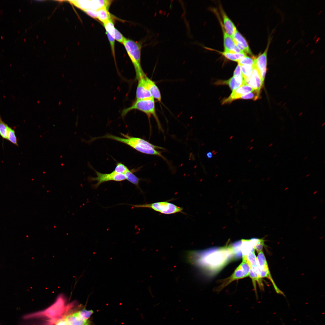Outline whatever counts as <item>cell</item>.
Segmentation results:
<instances>
[{
  "mask_svg": "<svg viewBox=\"0 0 325 325\" xmlns=\"http://www.w3.org/2000/svg\"><path fill=\"white\" fill-rule=\"evenodd\" d=\"M120 134L122 137L108 134L101 137L93 138L91 141H93L100 138H106L127 144L141 153L147 154L158 156L164 160H166V159L162 155L161 152L156 150V149L164 150V148L153 145L148 141L140 138L133 137L128 134H124L122 133H120Z\"/></svg>",
  "mask_w": 325,
  "mask_h": 325,
  "instance_id": "6da1fadb",
  "label": "cell"
},
{
  "mask_svg": "<svg viewBox=\"0 0 325 325\" xmlns=\"http://www.w3.org/2000/svg\"><path fill=\"white\" fill-rule=\"evenodd\" d=\"M66 300L62 295L58 296L52 305L42 311L30 314L25 316L24 318H36L53 319L57 317L64 318L67 313Z\"/></svg>",
  "mask_w": 325,
  "mask_h": 325,
  "instance_id": "7a4b0ae2",
  "label": "cell"
},
{
  "mask_svg": "<svg viewBox=\"0 0 325 325\" xmlns=\"http://www.w3.org/2000/svg\"><path fill=\"white\" fill-rule=\"evenodd\" d=\"M133 110H137L144 113L149 120L151 116H153L157 122L159 129L163 132L156 113L155 101L153 98L143 100L136 99L130 107L122 110L121 116L124 117L128 113Z\"/></svg>",
  "mask_w": 325,
  "mask_h": 325,
  "instance_id": "3957f363",
  "label": "cell"
},
{
  "mask_svg": "<svg viewBox=\"0 0 325 325\" xmlns=\"http://www.w3.org/2000/svg\"><path fill=\"white\" fill-rule=\"evenodd\" d=\"M122 44L134 67L135 79L138 80L145 75L141 65V43L125 38Z\"/></svg>",
  "mask_w": 325,
  "mask_h": 325,
  "instance_id": "277c9868",
  "label": "cell"
},
{
  "mask_svg": "<svg viewBox=\"0 0 325 325\" xmlns=\"http://www.w3.org/2000/svg\"><path fill=\"white\" fill-rule=\"evenodd\" d=\"M130 205L132 208H149L161 213L167 215L182 212L183 210L182 207L167 201Z\"/></svg>",
  "mask_w": 325,
  "mask_h": 325,
  "instance_id": "5b68a950",
  "label": "cell"
},
{
  "mask_svg": "<svg viewBox=\"0 0 325 325\" xmlns=\"http://www.w3.org/2000/svg\"><path fill=\"white\" fill-rule=\"evenodd\" d=\"M94 170L96 173L97 177H89L88 179L89 181H97L96 184L92 185L94 189H97L101 184L106 182L110 181H121L126 180L124 174L117 173L114 171L109 173H103L94 169Z\"/></svg>",
  "mask_w": 325,
  "mask_h": 325,
  "instance_id": "8992f818",
  "label": "cell"
},
{
  "mask_svg": "<svg viewBox=\"0 0 325 325\" xmlns=\"http://www.w3.org/2000/svg\"><path fill=\"white\" fill-rule=\"evenodd\" d=\"M257 258V266L260 277L261 278H267L269 279L272 283L276 292L285 296L283 292L277 287L272 278L266 258L262 251L258 253Z\"/></svg>",
  "mask_w": 325,
  "mask_h": 325,
  "instance_id": "52a82bcc",
  "label": "cell"
},
{
  "mask_svg": "<svg viewBox=\"0 0 325 325\" xmlns=\"http://www.w3.org/2000/svg\"><path fill=\"white\" fill-rule=\"evenodd\" d=\"M71 1L77 7L84 11L87 9L97 10L103 8L108 9L113 1L108 0H97L72 1Z\"/></svg>",
  "mask_w": 325,
  "mask_h": 325,
  "instance_id": "ba28073f",
  "label": "cell"
},
{
  "mask_svg": "<svg viewBox=\"0 0 325 325\" xmlns=\"http://www.w3.org/2000/svg\"><path fill=\"white\" fill-rule=\"evenodd\" d=\"M250 270V267L249 265L246 262L243 261L233 274L225 280L224 283L219 287V290H221L233 281L248 277L249 275Z\"/></svg>",
  "mask_w": 325,
  "mask_h": 325,
  "instance_id": "9c48e42d",
  "label": "cell"
},
{
  "mask_svg": "<svg viewBox=\"0 0 325 325\" xmlns=\"http://www.w3.org/2000/svg\"><path fill=\"white\" fill-rule=\"evenodd\" d=\"M270 42V40L264 52L259 55L257 57L254 59V65L257 68L263 82L267 71V52Z\"/></svg>",
  "mask_w": 325,
  "mask_h": 325,
  "instance_id": "30bf717a",
  "label": "cell"
},
{
  "mask_svg": "<svg viewBox=\"0 0 325 325\" xmlns=\"http://www.w3.org/2000/svg\"><path fill=\"white\" fill-rule=\"evenodd\" d=\"M140 78L138 79V83L136 90V99L143 100L153 98L148 89L145 76Z\"/></svg>",
  "mask_w": 325,
  "mask_h": 325,
  "instance_id": "8fae6325",
  "label": "cell"
},
{
  "mask_svg": "<svg viewBox=\"0 0 325 325\" xmlns=\"http://www.w3.org/2000/svg\"><path fill=\"white\" fill-rule=\"evenodd\" d=\"M254 91V90L252 87L246 83L233 91L229 96L222 101V104L230 103L234 100L240 99L243 95Z\"/></svg>",
  "mask_w": 325,
  "mask_h": 325,
  "instance_id": "7c38bea8",
  "label": "cell"
},
{
  "mask_svg": "<svg viewBox=\"0 0 325 325\" xmlns=\"http://www.w3.org/2000/svg\"><path fill=\"white\" fill-rule=\"evenodd\" d=\"M246 83L260 94V90L264 82L257 68L254 65L252 74L250 78L246 81Z\"/></svg>",
  "mask_w": 325,
  "mask_h": 325,
  "instance_id": "4fadbf2b",
  "label": "cell"
},
{
  "mask_svg": "<svg viewBox=\"0 0 325 325\" xmlns=\"http://www.w3.org/2000/svg\"><path fill=\"white\" fill-rule=\"evenodd\" d=\"M220 23L223 33L224 51H231L237 53L244 52L238 48L232 37L226 32L222 22H221Z\"/></svg>",
  "mask_w": 325,
  "mask_h": 325,
  "instance_id": "5bb4252c",
  "label": "cell"
},
{
  "mask_svg": "<svg viewBox=\"0 0 325 325\" xmlns=\"http://www.w3.org/2000/svg\"><path fill=\"white\" fill-rule=\"evenodd\" d=\"M246 83V82L243 76H233L227 80L219 81V82H217V84L228 85L232 91L237 89Z\"/></svg>",
  "mask_w": 325,
  "mask_h": 325,
  "instance_id": "9a60e30c",
  "label": "cell"
},
{
  "mask_svg": "<svg viewBox=\"0 0 325 325\" xmlns=\"http://www.w3.org/2000/svg\"><path fill=\"white\" fill-rule=\"evenodd\" d=\"M252 280L254 287L255 291L256 296L257 298L256 291V282L258 283L260 289L264 290V285L262 278L260 277L258 267H252L250 268L249 275Z\"/></svg>",
  "mask_w": 325,
  "mask_h": 325,
  "instance_id": "2e32d148",
  "label": "cell"
},
{
  "mask_svg": "<svg viewBox=\"0 0 325 325\" xmlns=\"http://www.w3.org/2000/svg\"><path fill=\"white\" fill-rule=\"evenodd\" d=\"M64 318L68 325H91L88 320L81 318L76 312L66 316Z\"/></svg>",
  "mask_w": 325,
  "mask_h": 325,
  "instance_id": "e0dca14e",
  "label": "cell"
},
{
  "mask_svg": "<svg viewBox=\"0 0 325 325\" xmlns=\"http://www.w3.org/2000/svg\"><path fill=\"white\" fill-rule=\"evenodd\" d=\"M145 78L147 86L150 94L154 99L161 102V95L160 91L155 82L146 75Z\"/></svg>",
  "mask_w": 325,
  "mask_h": 325,
  "instance_id": "ac0fdd59",
  "label": "cell"
},
{
  "mask_svg": "<svg viewBox=\"0 0 325 325\" xmlns=\"http://www.w3.org/2000/svg\"><path fill=\"white\" fill-rule=\"evenodd\" d=\"M221 11L223 20V25L224 29L227 33L232 37L237 28L232 20L228 17L223 9L221 8Z\"/></svg>",
  "mask_w": 325,
  "mask_h": 325,
  "instance_id": "d6986e66",
  "label": "cell"
},
{
  "mask_svg": "<svg viewBox=\"0 0 325 325\" xmlns=\"http://www.w3.org/2000/svg\"><path fill=\"white\" fill-rule=\"evenodd\" d=\"M232 37L235 42L243 47L245 52L251 55H252L246 40L237 29Z\"/></svg>",
  "mask_w": 325,
  "mask_h": 325,
  "instance_id": "ffe728a7",
  "label": "cell"
},
{
  "mask_svg": "<svg viewBox=\"0 0 325 325\" xmlns=\"http://www.w3.org/2000/svg\"><path fill=\"white\" fill-rule=\"evenodd\" d=\"M97 19L104 23L108 20L112 19L111 16L108 11V9L103 8L97 10Z\"/></svg>",
  "mask_w": 325,
  "mask_h": 325,
  "instance_id": "44dd1931",
  "label": "cell"
},
{
  "mask_svg": "<svg viewBox=\"0 0 325 325\" xmlns=\"http://www.w3.org/2000/svg\"><path fill=\"white\" fill-rule=\"evenodd\" d=\"M226 58L238 62L242 57L246 55L245 52L237 53L231 51L220 52Z\"/></svg>",
  "mask_w": 325,
  "mask_h": 325,
  "instance_id": "7402d4cb",
  "label": "cell"
},
{
  "mask_svg": "<svg viewBox=\"0 0 325 325\" xmlns=\"http://www.w3.org/2000/svg\"><path fill=\"white\" fill-rule=\"evenodd\" d=\"M243 261L246 262L250 268L258 266L257 258L255 253V251L250 252L247 255H243Z\"/></svg>",
  "mask_w": 325,
  "mask_h": 325,
  "instance_id": "603a6c76",
  "label": "cell"
},
{
  "mask_svg": "<svg viewBox=\"0 0 325 325\" xmlns=\"http://www.w3.org/2000/svg\"><path fill=\"white\" fill-rule=\"evenodd\" d=\"M124 175L126 178V180L135 185L137 188H139V183L140 179L133 173L132 171L128 169Z\"/></svg>",
  "mask_w": 325,
  "mask_h": 325,
  "instance_id": "cb8c5ba5",
  "label": "cell"
},
{
  "mask_svg": "<svg viewBox=\"0 0 325 325\" xmlns=\"http://www.w3.org/2000/svg\"><path fill=\"white\" fill-rule=\"evenodd\" d=\"M241 65L242 75L246 82L251 77L253 71V66L246 64Z\"/></svg>",
  "mask_w": 325,
  "mask_h": 325,
  "instance_id": "d4e9b609",
  "label": "cell"
},
{
  "mask_svg": "<svg viewBox=\"0 0 325 325\" xmlns=\"http://www.w3.org/2000/svg\"><path fill=\"white\" fill-rule=\"evenodd\" d=\"M255 249L258 253L262 251L263 246H265V240L263 238H253L249 240Z\"/></svg>",
  "mask_w": 325,
  "mask_h": 325,
  "instance_id": "484cf974",
  "label": "cell"
},
{
  "mask_svg": "<svg viewBox=\"0 0 325 325\" xmlns=\"http://www.w3.org/2000/svg\"><path fill=\"white\" fill-rule=\"evenodd\" d=\"M7 140L16 146L17 147L19 146L15 131L10 127L8 128Z\"/></svg>",
  "mask_w": 325,
  "mask_h": 325,
  "instance_id": "4316f807",
  "label": "cell"
},
{
  "mask_svg": "<svg viewBox=\"0 0 325 325\" xmlns=\"http://www.w3.org/2000/svg\"><path fill=\"white\" fill-rule=\"evenodd\" d=\"M9 126L2 119L0 116V135L3 139L7 140Z\"/></svg>",
  "mask_w": 325,
  "mask_h": 325,
  "instance_id": "83f0119b",
  "label": "cell"
},
{
  "mask_svg": "<svg viewBox=\"0 0 325 325\" xmlns=\"http://www.w3.org/2000/svg\"><path fill=\"white\" fill-rule=\"evenodd\" d=\"M76 312L81 318L85 320H87L93 313L94 312L92 310H88L84 308L82 310Z\"/></svg>",
  "mask_w": 325,
  "mask_h": 325,
  "instance_id": "f1b7e54d",
  "label": "cell"
},
{
  "mask_svg": "<svg viewBox=\"0 0 325 325\" xmlns=\"http://www.w3.org/2000/svg\"><path fill=\"white\" fill-rule=\"evenodd\" d=\"M238 62L241 65L246 64L253 66L254 59L246 55L240 59Z\"/></svg>",
  "mask_w": 325,
  "mask_h": 325,
  "instance_id": "f546056e",
  "label": "cell"
},
{
  "mask_svg": "<svg viewBox=\"0 0 325 325\" xmlns=\"http://www.w3.org/2000/svg\"><path fill=\"white\" fill-rule=\"evenodd\" d=\"M127 167L121 162H118L114 170L116 172L124 174L128 169Z\"/></svg>",
  "mask_w": 325,
  "mask_h": 325,
  "instance_id": "4dcf8cb0",
  "label": "cell"
},
{
  "mask_svg": "<svg viewBox=\"0 0 325 325\" xmlns=\"http://www.w3.org/2000/svg\"><path fill=\"white\" fill-rule=\"evenodd\" d=\"M259 94L254 91L243 95L240 98L243 99H252L256 100L258 99Z\"/></svg>",
  "mask_w": 325,
  "mask_h": 325,
  "instance_id": "1f68e13d",
  "label": "cell"
},
{
  "mask_svg": "<svg viewBox=\"0 0 325 325\" xmlns=\"http://www.w3.org/2000/svg\"><path fill=\"white\" fill-rule=\"evenodd\" d=\"M125 37L116 28L115 29V40L119 42L122 44Z\"/></svg>",
  "mask_w": 325,
  "mask_h": 325,
  "instance_id": "d6a6232c",
  "label": "cell"
},
{
  "mask_svg": "<svg viewBox=\"0 0 325 325\" xmlns=\"http://www.w3.org/2000/svg\"><path fill=\"white\" fill-rule=\"evenodd\" d=\"M84 11L91 17L95 19H97V10L87 9Z\"/></svg>",
  "mask_w": 325,
  "mask_h": 325,
  "instance_id": "836d02e7",
  "label": "cell"
},
{
  "mask_svg": "<svg viewBox=\"0 0 325 325\" xmlns=\"http://www.w3.org/2000/svg\"><path fill=\"white\" fill-rule=\"evenodd\" d=\"M233 75V76H242L241 70V65L240 64L238 63L234 71Z\"/></svg>",
  "mask_w": 325,
  "mask_h": 325,
  "instance_id": "e575fe53",
  "label": "cell"
},
{
  "mask_svg": "<svg viewBox=\"0 0 325 325\" xmlns=\"http://www.w3.org/2000/svg\"><path fill=\"white\" fill-rule=\"evenodd\" d=\"M55 324V325H68L64 318L60 320Z\"/></svg>",
  "mask_w": 325,
  "mask_h": 325,
  "instance_id": "d590c367",
  "label": "cell"
},
{
  "mask_svg": "<svg viewBox=\"0 0 325 325\" xmlns=\"http://www.w3.org/2000/svg\"><path fill=\"white\" fill-rule=\"evenodd\" d=\"M206 156L208 158L211 159L212 157V153L211 152H209L207 153Z\"/></svg>",
  "mask_w": 325,
  "mask_h": 325,
  "instance_id": "8d00e7d4",
  "label": "cell"
},
{
  "mask_svg": "<svg viewBox=\"0 0 325 325\" xmlns=\"http://www.w3.org/2000/svg\"><path fill=\"white\" fill-rule=\"evenodd\" d=\"M273 144L272 143H271V144H269V147H271V146H272Z\"/></svg>",
  "mask_w": 325,
  "mask_h": 325,
  "instance_id": "74e56055",
  "label": "cell"
},
{
  "mask_svg": "<svg viewBox=\"0 0 325 325\" xmlns=\"http://www.w3.org/2000/svg\"><path fill=\"white\" fill-rule=\"evenodd\" d=\"M307 157H308L307 156H306V157H305L304 158V159L305 160V159H306L307 158Z\"/></svg>",
  "mask_w": 325,
  "mask_h": 325,
  "instance_id": "f35d334b",
  "label": "cell"
},
{
  "mask_svg": "<svg viewBox=\"0 0 325 325\" xmlns=\"http://www.w3.org/2000/svg\"><path fill=\"white\" fill-rule=\"evenodd\" d=\"M276 156H277V155L275 154L274 156L273 157H275Z\"/></svg>",
  "mask_w": 325,
  "mask_h": 325,
  "instance_id": "ab89813d",
  "label": "cell"
},
{
  "mask_svg": "<svg viewBox=\"0 0 325 325\" xmlns=\"http://www.w3.org/2000/svg\"><path fill=\"white\" fill-rule=\"evenodd\" d=\"M279 165V163H277V165H276V166H278V165Z\"/></svg>",
  "mask_w": 325,
  "mask_h": 325,
  "instance_id": "60d3db41",
  "label": "cell"
},
{
  "mask_svg": "<svg viewBox=\"0 0 325 325\" xmlns=\"http://www.w3.org/2000/svg\"><path fill=\"white\" fill-rule=\"evenodd\" d=\"M309 175V174H308V175H307V176H308V175Z\"/></svg>",
  "mask_w": 325,
  "mask_h": 325,
  "instance_id": "b9f144b4",
  "label": "cell"
}]
</instances>
